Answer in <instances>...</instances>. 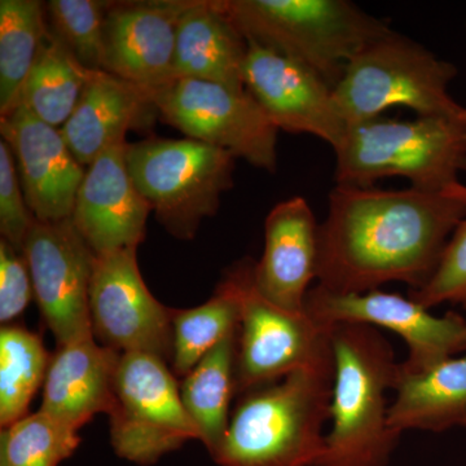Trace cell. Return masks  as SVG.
<instances>
[{
    "label": "cell",
    "instance_id": "obj_1",
    "mask_svg": "<svg viewBox=\"0 0 466 466\" xmlns=\"http://www.w3.org/2000/svg\"><path fill=\"white\" fill-rule=\"evenodd\" d=\"M465 218L462 183L443 192L336 184L319 225L318 285L337 294L392 281L420 289Z\"/></svg>",
    "mask_w": 466,
    "mask_h": 466
},
{
    "label": "cell",
    "instance_id": "obj_2",
    "mask_svg": "<svg viewBox=\"0 0 466 466\" xmlns=\"http://www.w3.org/2000/svg\"><path fill=\"white\" fill-rule=\"evenodd\" d=\"M334 382L332 341L311 364L245 392L213 460L219 466H317Z\"/></svg>",
    "mask_w": 466,
    "mask_h": 466
},
{
    "label": "cell",
    "instance_id": "obj_3",
    "mask_svg": "<svg viewBox=\"0 0 466 466\" xmlns=\"http://www.w3.org/2000/svg\"><path fill=\"white\" fill-rule=\"evenodd\" d=\"M334 382L325 450L317 466H388L400 434L389 425L386 391L395 390L400 363L375 327H330Z\"/></svg>",
    "mask_w": 466,
    "mask_h": 466
},
{
    "label": "cell",
    "instance_id": "obj_4",
    "mask_svg": "<svg viewBox=\"0 0 466 466\" xmlns=\"http://www.w3.org/2000/svg\"><path fill=\"white\" fill-rule=\"evenodd\" d=\"M245 39L293 58L336 87L367 45L391 32L348 0H219Z\"/></svg>",
    "mask_w": 466,
    "mask_h": 466
},
{
    "label": "cell",
    "instance_id": "obj_5",
    "mask_svg": "<svg viewBox=\"0 0 466 466\" xmlns=\"http://www.w3.org/2000/svg\"><path fill=\"white\" fill-rule=\"evenodd\" d=\"M334 155L337 186L370 188L383 177H401L420 191H447L461 183L465 170L466 115L380 116L349 126Z\"/></svg>",
    "mask_w": 466,
    "mask_h": 466
},
{
    "label": "cell",
    "instance_id": "obj_6",
    "mask_svg": "<svg viewBox=\"0 0 466 466\" xmlns=\"http://www.w3.org/2000/svg\"><path fill=\"white\" fill-rule=\"evenodd\" d=\"M456 75L453 64L391 30L350 61L334 99L348 126L380 118L394 106L422 116H462L466 108L449 92Z\"/></svg>",
    "mask_w": 466,
    "mask_h": 466
},
{
    "label": "cell",
    "instance_id": "obj_7",
    "mask_svg": "<svg viewBox=\"0 0 466 466\" xmlns=\"http://www.w3.org/2000/svg\"><path fill=\"white\" fill-rule=\"evenodd\" d=\"M235 156L189 139L128 143L127 167L135 186L159 225L180 240H192L205 218L213 217L233 186Z\"/></svg>",
    "mask_w": 466,
    "mask_h": 466
},
{
    "label": "cell",
    "instance_id": "obj_8",
    "mask_svg": "<svg viewBox=\"0 0 466 466\" xmlns=\"http://www.w3.org/2000/svg\"><path fill=\"white\" fill-rule=\"evenodd\" d=\"M108 416L110 443L116 455L137 465L156 464L187 441H200L177 380L167 361L155 355H121Z\"/></svg>",
    "mask_w": 466,
    "mask_h": 466
},
{
    "label": "cell",
    "instance_id": "obj_9",
    "mask_svg": "<svg viewBox=\"0 0 466 466\" xmlns=\"http://www.w3.org/2000/svg\"><path fill=\"white\" fill-rule=\"evenodd\" d=\"M150 96L162 121L189 139L228 150L236 158L275 173L279 128L247 90L175 78Z\"/></svg>",
    "mask_w": 466,
    "mask_h": 466
},
{
    "label": "cell",
    "instance_id": "obj_10",
    "mask_svg": "<svg viewBox=\"0 0 466 466\" xmlns=\"http://www.w3.org/2000/svg\"><path fill=\"white\" fill-rule=\"evenodd\" d=\"M306 312L323 327L364 324L385 328L404 339L408 349L400 368L420 373L466 351V319L456 312L431 315L415 300L380 289L337 294L315 285L309 291Z\"/></svg>",
    "mask_w": 466,
    "mask_h": 466
},
{
    "label": "cell",
    "instance_id": "obj_11",
    "mask_svg": "<svg viewBox=\"0 0 466 466\" xmlns=\"http://www.w3.org/2000/svg\"><path fill=\"white\" fill-rule=\"evenodd\" d=\"M34 297L57 348L92 339L90 290L96 254L73 223L36 219L24 244Z\"/></svg>",
    "mask_w": 466,
    "mask_h": 466
},
{
    "label": "cell",
    "instance_id": "obj_12",
    "mask_svg": "<svg viewBox=\"0 0 466 466\" xmlns=\"http://www.w3.org/2000/svg\"><path fill=\"white\" fill-rule=\"evenodd\" d=\"M235 267L242 296L236 391L245 394L311 364L330 345V327L318 324L306 311H288L260 296L249 259Z\"/></svg>",
    "mask_w": 466,
    "mask_h": 466
},
{
    "label": "cell",
    "instance_id": "obj_13",
    "mask_svg": "<svg viewBox=\"0 0 466 466\" xmlns=\"http://www.w3.org/2000/svg\"><path fill=\"white\" fill-rule=\"evenodd\" d=\"M137 248L97 256L90 290L92 332L103 346L173 359L170 308L153 297L140 274Z\"/></svg>",
    "mask_w": 466,
    "mask_h": 466
},
{
    "label": "cell",
    "instance_id": "obj_14",
    "mask_svg": "<svg viewBox=\"0 0 466 466\" xmlns=\"http://www.w3.org/2000/svg\"><path fill=\"white\" fill-rule=\"evenodd\" d=\"M248 42L244 87L279 128L309 134L329 144H341L349 126L333 88L318 73L293 58Z\"/></svg>",
    "mask_w": 466,
    "mask_h": 466
},
{
    "label": "cell",
    "instance_id": "obj_15",
    "mask_svg": "<svg viewBox=\"0 0 466 466\" xmlns=\"http://www.w3.org/2000/svg\"><path fill=\"white\" fill-rule=\"evenodd\" d=\"M193 0L110 2L103 70L152 92L174 79L177 27Z\"/></svg>",
    "mask_w": 466,
    "mask_h": 466
},
{
    "label": "cell",
    "instance_id": "obj_16",
    "mask_svg": "<svg viewBox=\"0 0 466 466\" xmlns=\"http://www.w3.org/2000/svg\"><path fill=\"white\" fill-rule=\"evenodd\" d=\"M30 210L41 222L70 219L86 170L69 149L60 128L17 106L0 116Z\"/></svg>",
    "mask_w": 466,
    "mask_h": 466
},
{
    "label": "cell",
    "instance_id": "obj_17",
    "mask_svg": "<svg viewBox=\"0 0 466 466\" xmlns=\"http://www.w3.org/2000/svg\"><path fill=\"white\" fill-rule=\"evenodd\" d=\"M126 139L104 150L86 170L72 220L96 256L137 248L146 238L148 202L127 167Z\"/></svg>",
    "mask_w": 466,
    "mask_h": 466
},
{
    "label": "cell",
    "instance_id": "obj_18",
    "mask_svg": "<svg viewBox=\"0 0 466 466\" xmlns=\"http://www.w3.org/2000/svg\"><path fill=\"white\" fill-rule=\"evenodd\" d=\"M319 225L299 196L276 205L265 222V250L254 263L253 284L260 296L293 312H305L318 279Z\"/></svg>",
    "mask_w": 466,
    "mask_h": 466
},
{
    "label": "cell",
    "instance_id": "obj_19",
    "mask_svg": "<svg viewBox=\"0 0 466 466\" xmlns=\"http://www.w3.org/2000/svg\"><path fill=\"white\" fill-rule=\"evenodd\" d=\"M121 352L97 345L95 337L57 348L43 385L41 410L78 431L115 400Z\"/></svg>",
    "mask_w": 466,
    "mask_h": 466
},
{
    "label": "cell",
    "instance_id": "obj_20",
    "mask_svg": "<svg viewBox=\"0 0 466 466\" xmlns=\"http://www.w3.org/2000/svg\"><path fill=\"white\" fill-rule=\"evenodd\" d=\"M155 110L149 91L104 70H92L75 112L60 131L79 164L90 167Z\"/></svg>",
    "mask_w": 466,
    "mask_h": 466
},
{
    "label": "cell",
    "instance_id": "obj_21",
    "mask_svg": "<svg viewBox=\"0 0 466 466\" xmlns=\"http://www.w3.org/2000/svg\"><path fill=\"white\" fill-rule=\"evenodd\" d=\"M247 52V39L219 0H193L177 27L174 79H198L245 91Z\"/></svg>",
    "mask_w": 466,
    "mask_h": 466
},
{
    "label": "cell",
    "instance_id": "obj_22",
    "mask_svg": "<svg viewBox=\"0 0 466 466\" xmlns=\"http://www.w3.org/2000/svg\"><path fill=\"white\" fill-rule=\"evenodd\" d=\"M395 392L389 408V425L395 433H441L466 426V357L447 359L420 373L400 368Z\"/></svg>",
    "mask_w": 466,
    "mask_h": 466
},
{
    "label": "cell",
    "instance_id": "obj_23",
    "mask_svg": "<svg viewBox=\"0 0 466 466\" xmlns=\"http://www.w3.org/2000/svg\"><path fill=\"white\" fill-rule=\"evenodd\" d=\"M238 328L211 349L179 385L183 406L198 426L200 441L211 458L222 446L231 420L229 403L236 392Z\"/></svg>",
    "mask_w": 466,
    "mask_h": 466
},
{
    "label": "cell",
    "instance_id": "obj_24",
    "mask_svg": "<svg viewBox=\"0 0 466 466\" xmlns=\"http://www.w3.org/2000/svg\"><path fill=\"white\" fill-rule=\"evenodd\" d=\"M91 73L50 29L11 112L23 106L46 124L61 128L75 112Z\"/></svg>",
    "mask_w": 466,
    "mask_h": 466
},
{
    "label": "cell",
    "instance_id": "obj_25",
    "mask_svg": "<svg viewBox=\"0 0 466 466\" xmlns=\"http://www.w3.org/2000/svg\"><path fill=\"white\" fill-rule=\"evenodd\" d=\"M242 296L238 269H232L204 305L170 309L173 324V370L186 377L205 355L240 327Z\"/></svg>",
    "mask_w": 466,
    "mask_h": 466
},
{
    "label": "cell",
    "instance_id": "obj_26",
    "mask_svg": "<svg viewBox=\"0 0 466 466\" xmlns=\"http://www.w3.org/2000/svg\"><path fill=\"white\" fill-rule=\"evenodd\" d=\"M48 32L42 2H0V116H7L14 108Z\"/></svg>",
    "mask_w": 466,
    "mask_h": 466
},
{
    "label": "cell",
    "instance_id": "obj_27",
    "mask_svg": "<svg viewBox=\"0 0 466 466\" xmlns=\"http://www.w3.org/2000/svg\"><path fill=\"white\" fill-rule=\"evenodd\" d=\"M41 336L16 325L0 329V425L2 429L29 415L50 366Z\"/></svg>",
    "mask_w": 466,
    "mask_h": 466
},
{
    "label": "cell",
    "instance_id": "obj_28",
    "mask_svg": "<svg viewBox=\"0 0 466 466\" xmlns=\"http://www.w3.org/2000/svg\"><path fill=\"white\" fill-rule=\"evenodd\" d=\"M79 443L78 431L39 410L2 429L0 466H58Z\"/></svg>",
    "mask_w": 466,
    "mask_h": 466
},
{
    "label": "cell",
    "instance_id": "obj_29",
    "mask_svg": "<svg viewBox=\"0 0 466 466\" xmlns=\"http://www.w3.org/2000/svg\"><path fill=\"white\" fill-rule=\"evenodd\" d=\"M109 5L99 0H51L45 5L51 32L87 69L103 70Z\"/></svg>",
    "mask_w": 466,
    "mask_h": 466
},
{
    "label": "cell",
    "instance_id": "obj_30",
    "mask_svg": "<svg viewBox=\"0 0 466 466\" xmlns=\"http://www.w3.org/2000/svg\"><path fill=\"white\" fill-rule=\"evenodd\" d=\"M410 299L428 309L441 303H452L466 311V218L451 236L428 283L410 290Z\"/></svg>",
    "mask_w": 466,
    "mask_h": 466
},
{
    "label": "cell",
    "instance_id": "obj_31",
    "mask_svg": "<svg viewBox=\"0 0 466 466\" xmlns=\"http://www.w3.org/2000/svg\"><path fill=\"white\" fill-rule=\"evenodd\" d=\"M35 217L27 205L16 159L11 147L0 140V233L3 240L23 251Z\"/></svg>",
    "mask_w": 466,
    "mask_h": 466
},
{
    "label": "cell",
    "instance_id": "obj_32",
    "mask_svg": "<svg viewBox=\"0 0 466 466\" xmlns=\"http://www.w3.org/2000/svg\"><path fill=\"white\" fill-rule=\"evenodd\" d=\"M34 297L25 254L0 240V321L3 327L20 317Z\"/></svg>",
    "mask_w": 466,
    "mask_h": 466
},
{
    "label": "cell",
    "instance_id": "obj_33",
    "mask_svg": "<svg viewBox=\"0 0 466 466\" xmlns=\"http://www.w3.org/2000/svg\"><path fill=\"white\" fill-rule=\"evenodd\" d=\"M465 170H466V162H465ZM462 192H464V195L466 196V186H462Z\"/></svg>",
    "mask_w": 466,
    "mask_h": 466
}]
</instances>
